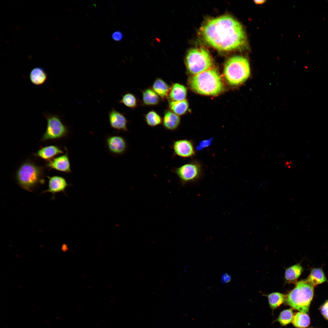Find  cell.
<instances>
[{
  "label": "cell",
  "instance_id": "1",
  "mask_svg": "<svg viewBox=\"0 0 328 328\" xmlns=\"http://www.w3.org/2000/svg\"><path fill=\"white\" fill-rule=\"evenodd\" d=\"M200 36L207 44L216 49L231 51L245 49L247 39L242 25L229 15L210 19L202 25Z\"/></svg>",
  "mask_w": 328,
  "mask_h": 328
},
{
  "label": "cell",
  "instance_id": "2",
  "mask_svg": "<svg viewBox=\"0 0 328 328\" xmlns=\"http://www.w3.org/2000/svg\"><path fill=\"white\" fill-rule=\"evenodd\" d=\"M188 84L192 90L201 94L216 96L224 88L221 77L215 69L210 68L190 77Z\"/></svg>",
  "mask_w": 328,
  "mask_h": 328
},
{
  "label": "cell",
  "instance_id": "3",
  "mask_svg": "<svg viewBox=\"0 0 328 328\" xmlns=\"http://www.w3.org/2000/svg\"><path fill=\"white\" fill-rule=\"evenodd\" d=\"M224 71V76L229 84L235 86L241 85L250 75L249 62L244 56H233L226 61Z\"/></svg>",
  "mask_w": 328,
  "mask_h": 328
},
{
  "label": "cell",
  "instance_id": "4",
  "mask_svg": "<svg viewBox=\"0 0 328 328\" xmlns=\"http://www.w3.org/2000/svg\"><path fill=\"white\" fill-rule=\"evenodd\" d=\"M314 287L306 280L296 283L294 289L286 296V303L294 309L308 313L313 297Z\"/></svg>",
  "mask_w": 328,
  "mask_h": 328
},
{
  "label": "cell",
  "instance_id": "5",
  "mask_svg": "<svg viewBox=\"0 0 328 328\" xmlns=\"http://www.w3.org/2000/svg\"><path fill=\"white\" fill-rule=\"evenodd\" d=\"M185 63L188 71L196 75L211 68L213 61L209 52L203 47L193 48L187 52Z\"/></svg>",
  "mask_w": 328,
  "mask_h": 328
},
{
  "label": "cell",
  "instance_id": "6",
  "mask_svg": "<svg viewBox=\"0 0 328 328\" xmlns=\"http://www.w3.org/2000/svg\"><path fill=\"white\" fill-rule=\"evenodd\" d=\"M41 168L32 163L26 162L18 169L16 178L18 184L22 188L32 192L38 184L43 183Z\"/></svg>",
  "mask_w": 328,
  "mask_h": 328
},
{
  "label": "cell",
  "instance_id": "7",
  "mask_svg": "<svg viewBox=\"0 0 328 328\" xmlns=\"http://www.w3.org/2000/svg\"><path fill=\"white\" fill-rule=\"evenodd\" d=\"M44 115L47 121V125L42 138V141L58 139L67 135L68 129L58 115L45 114Z\"/></svg>",
  "mask_w": 328,
  "mask_h": 328
},
{
  "label": "cell",
  "instance_id": "8",
  "mask_svg": "<svg viewBox=\"0 0 328 328\" xmlns=\"http://www.w3.org/2000/svg\"><path fill=\"white\" fill-rule=\"evenodd\" d=\"M176 173L183 181H193L199 177L201 173V167L199 163L191 162L178 167L176 170Z\"/></svg>",
  "mask_w": 328,
  "mask_h": 328
},
{
  "label": "cell",
  "instance_id": "9",
  "mask_svg": "<svg viewBox=\"0 0 328 328\" xmlns=\"http://www.w3.org/2000/svg\"><path fill=\"white\" fill-rule=\"evenodd\" d=\"M110 127L118 131H127L128 121L124 115L113 108L108 112Z\"/></svg>",
  "mask_w": 328,
  "mask_h": 328
},
{
  "label": "cell",
  "instance_id": "10",
  "mask_svg": "<svg viewBox=\"0 0 328 328\" xmlns=\"http://www.w3.org/2000/svg\"><path fill=\"white\" fill-rule=\"evenodd\" d=\"M174 153L183 158H188L194 155L195 151L192 142L186 139L179 140L175 141L173 145Z\"/></svg>",
  "mask_w": 328,
  "mask_h": 328
},
{
  "label": "cell",
  "instance_id": "11",
  "mask_svg": "<svg viewBox=\"0 0 328 328\" xmlns=\"http://www.w3.org/2000/svg\"><path fill=\"white\" fill-rule=\"evenodd\" d=\"M49 178L48 189L43 192V193L50 192L53 194V198L56 193L64 192L68 186L65 179L58 176L48 177Z\"/></svg>",
  "mask_w": 328,
  "mask_h": 328
},
{
  "label": "cell",
  "instance_id": "12",
  "mask_svg": "<svg viewBox=\"0 0 328 328\" xmlns=\"http://www.w3.org/2000/svg\"><path fill=\"white\" fill-rule=\"evenodd\" d=\"M46 166L50 169L61 172L67 173L71 172L70 162L67 153L50 161Z\"/></svg>",
  "mask_w": 328,
  "mask_h": 328
},
{
  "label": "cell",
  "instance_id": "13",
  "mask_svg": "<svg viewBox=\"0 0 328 328\" xmlns=\"http://www.w3.org/2000/svg\"><path fill=\"white\" fill-rule=\"evenodd\" d=\"M107 142L109 150L114 154H121L126 150V141L121 136L116 135L109 136L107 139Z\"/></svg>",
  "mask_w": 328,
  "mask_h": 328
},
{
  "label": "cell",
  "instance_id": "14",
  "mask_svg": "<svg viewBox=\"0 0 328 328\" xmlns=\"http://www.w3.org/2000/svg\"><path fill=\"white\" fill-rule=\"evenodd\" d=\"M162 122L166 129L169 130H175L180 124V118L179 115L170 110H167L164 112Z\"/></svg>",
  "mask_w": 328,
  "mask_h": 328
},
{
  "label": "cell",
  "instance_id": "15",
  "mask_svg": "<svg viewBox=\"0 0 328 328\" xmlns=\"http://www.w3.org/2000/svg\"><path fill=\"white\" fill-rule=\"evenodd\" d=\"M187 94L186 88L180 84H173L170 87L168 97L170 101H180L185 99Z\"/></svg>",
  "mask_w": 328,
  "mask_h": 328
},
{
  "label": "cell",
  "instance_id": "16",
  "mask_svg": "<svg viewBox=\"0 0 328 328\" xmlns=\"http://www.w3.org/2000/svg\"><path fill=\"white\" fill-rule=\"evenodd\" d=\"M170 87L162 79L157 78L154 81L152 89L162 100L168 96Z\"/></svg>",
  "mask_w": 328,
  "mask_h": 328
},
{
  "label": "cell",
  "instance_id": "17",
  "mask_svg": "<svg viewBox=\"0 0 328 328\" xmlns=\"http://www.w3.org/2000/svg\"><path fill=\"white\" fill-rule=\"evenodd\" d=\"M29 77L30 81L33 84L39 85L45 82L47 75L43 69L37 67L32 69L30 73Z\"/></svg>",
  "mask_w": 328,
  "mask_h": 328
},
{
  "label": "cell",
  "instance_id": "18",
  "mask_svg": "<svg viewBox=\"0 0 328 328\" xmlns=\"http://www.w3.org/2000/svg\"><path fill=\"white\" fill-rule=\"evenodd\" d=\"M160 97L151 88H148L142 92V100L144 104L147 106H156L160 102Z\"/></svg>",
  "mask_w": 328,
  "mask_h": 328
},
{
  "label": "cell",
  "instance_id": "19",
  "mask_svg": "<svg viewBox=\"0 0 328 328\" xmlns=\"http://www.w3.org/2000/svg\"><path fill=\"white\" fill-rule=\"evenodd\" d=\"M306 280L314 287L317 285L323 283L327 280L323 270L319 268H315L312 269L308 278Z\"/></svg>",
  "mask_w": 328,
  "mask_h": 328
},
{
  "label": "cell",
  "instance_id": "20",
  "mask_svg": "<svg viewBox=\"0 0 328 328\" xmlns=\"http://www.w3.org/2000/svg\"><path fill=\"white\" fill-rule=\"evenodd\" d=\"M63 153V152L58 147L55 145L45 147L39 149L36 155L44 159H49L56 155Z\"/></svg>",
  "mask_w": 328,
  "mask_h": 328
},
{
  "label": "cell",
  "instance_id": "21",
  "mask_svg": "<svg viewBox=\"0 0 328 328\" xmlns=\"http://www.w3.org/2000/svg\"><path fill=\"white\" fill-rule=\"evenodd\" d=\"M302 270V268L299 263L289 267L285 271V280L289 282H296L300 275Z\"/></svg>",
  "mask_w": 328,
  "mask_h": 328
},
{
  "label": "cell",
  "instance_id": "22",
  "mask_svg": "<svg viewBox=\"0 0 328 328\" xmlns=\"http://www.w3.org/2000/svg\"><path fill=\"white\" fill-rule=\"evenodd\" d=\"M292 322V324L296 328H305L309 325L310 320L307 314L300 312L294 314Z\"/></svg>",
  "mask_w": 328,
  "mask_h": 328
},
{
  "label": "cell",
  "instance_id": "23",
  "mask_svg": "<svg viewBox=\"0 0 328 328\" xmlns=\"http://www.w3.org/2000/svg\"><path fill=\"white\" fill-rule=\"evenodd\" d=\"M168 107L171 111L178 115H181L184 114L187 111L188 104L186 100L177 101H170Z\"/></svg>",
  "mask_w": 328,
  "mask_h": 328
},
{
  "label": "cell",
  "instance_id": "24",
  "mask_svg": "<svg viewBox=\"0 0 328 328\" xmlns=\"http://www.w3.org/2000/svg\"><path fill=\"white\" fill-rule=\"evenodd\" d=\"M268 297L270 306L273 309L278 308L285 301L286 296L278 292L270 293Z\"/></svg>",
  "mask_w": 328,
  "mask_h": 328
},
{
  "label": "cell",
  "instance_id": "25",
  "mask_svg": "<svg viewBox=\"0 0 328 328\" xmlns=\"http://www.w3.org/2000/svg\"><path fill=\"white\" fill-rule=\"evenodd\" d=\"M145 118L146 123L150 127H155L161 124L162 122L160 116L153 110L148 112L145 115Z\"/></svg>",
  "mask_w": 328,
  "mask_h": 328
},
{
  "label": "cell",
  "instance_id": "26",
  "mask_svg": "<svg viewBox=\"0 0 328 328\" xmlns=\"http://www.w3.org/2000/svg\"><path fill=\"white\" fill-rule=\"evenodd\" d=\"M119 102L132 109L135 108L138 105L137 100L136 97L134 94L130 93H127L124 94Z\"/></svg>",
  "mask_w": 328,
  "mask_h": 328
},
{
  "label": "cell",
  "instance_id": "27",
  "mask_svg": "<svg viewBox=\"0 0 328 328\" xmlns=\"http://www.w3.org/2000/svg\"><path fill=\"white\" fill-rule=\"evenodd\" d=\"M292 308L285 309L280 313L277 320L282 326H286L292 321L293 317Z\"/></svg>",
  "mask_w": 328,
  "mask_h": 328
},
{
  "label": "cell",
  "instance_id": "28",
  "mask_svg": "<svg viewBox=\"0 0 328 328\" xmlns=\"http://www.w3.org/2000/svg\"><path fill=\"white\" fill-rule=\"evenodd\" d=\"M212 141V138L202 141L196 147V149L198 150H201L208 147L210 145Z\"/></svg>",
  "mask_w": 328,
  "mask_h": 328
},
{
  "label": "cell",
  "instance_id": "29",
  "mask_svg": "<svg viewBox=\"0 0 328 328\" xmlns=\"http://www.w3.org/2000/svg\"><path fill=\"white\" fill-rule=\"evenodd\" d=\"M112 39L117 41H121L123 38V35L120 31H116L113 33L111 36Z\"/></svg>",
  "mask_w": 328,
  "mask_h": 328
},
{
  "label": "cell",
  "instance_id": "30",
  "mask_svg": "<svg viewBox=\"0 0 328 328\" xmlns=\"http://www.w3.org/2000/svg\"><path fill=\"white\" fill-rule=\"evenodd\" d=\"M321 312L324 317L328 320V300L321 307Z\"/></svg>",
  "mask_w": 328,
  "mask_h": 328
},
{
  "label": "cell",
  "instance_id": "31",
  "mask_svg": "<svg viewBox=\"0 0 328 328\" xmlns=\"http://www.w3.org/2000/svg\"><path fill=\"white\" fill-rule=\"evenodd\" d=\"M221 279L224 283H227L230 281L231 277L230 275L225 273L222 275Z\"/></svg>",
  "mask_w": 328,
  "mask_h": 328
},
{
  "label": "cell",
  "instance_id": "32",
  "mask_svg": "<svg viewBox=\"0 0 328 328\" xmlns=\"http://www.w3.org/2000/svg\"><path fill=\"white\" fill-rule=\"evenodd\" d=\"M254 1L255 3L260 4L264 3L265 2V0H254Z\"/></svg>",
  "mask_w": 328,
  "mask_h": 328
}]
</instances>
